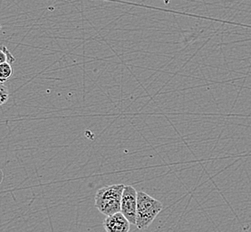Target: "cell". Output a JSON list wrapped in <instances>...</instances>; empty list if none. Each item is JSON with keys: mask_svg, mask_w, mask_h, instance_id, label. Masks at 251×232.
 Here are the masks:
<instances>
[{"mask_svg": "<svg viewBox=\"0 0 251 232\" xmlns=\"http://www.w3.org/2000/svg\"><path fill=\"white\" fill-rule=\"evenodd\" d=\"M124 188L123 184H115L98 189L95 198V206L97 210L105 216L121 212Z\"/></svg>", "mask_w": 251, "mask_h": 232, "instance_id": "obj_1", "label": "cell"}, {"mask_svg": "<svg viewBox=\"0 0 251 232\" xmlns=\"http://www.w3.org/2000/svg\"><path fill=\"white\" fill-rule=\"evenodd\" d=\"M163 209V204L159 200L153 199L148 194L139 191L137 194V211L136 227L139 230H146L153 223Z\"/></svg>", "mask_w": 251, "mask_h": 232, "instance_id": "obj_2", "label": "cell"}, {"mask_svg": "<svg viewBox=\"0 0 251 232\" xmlns=\"http://www.w3.org/2000/svg\"><path fill=\"white\" fill-rule=\"evenodd\" d=\"M137 194L138 192L134 187L129 185L125 186L121 199V212L135 226H136Z\"/></svg>", "mask_w": 251, "mask_h": 232, "instance_id": "obj_3", "label": "cell"}, {"mask_svg": "<svg viewBox=\"0 0 251 232\" xmlns=\"http://www.w3.org/2000/svg\"><path fill=\"white\" fill-rule=\"evenodd\" d=\"M130 224L121 212L106 216L103 221V228L106 232H129Z\"/></svg>", "mask_w": 251, "mask_h": 232, "instance_id": "obj_4", "label": "cell"}, {"mask_svg": "<svg viewBox=\"0 0 251 232\" xmlns=\"http://www.w3.org/2000/svg\"><path fill=\"white\" fill-rule=\"evenodd\" d=\"M12 75H13L12 64L7 62L0 63V82L1 83H4L6 81H8Z\"/></svg>", "mask_w": 251, "mask_h": 232, "instance_id": "obj_5", "label": "cell"}, {"mask_svg": "<svg viewBox=\"0 0 251 232\" xmlns=\"http://www.w3.org/2000/svg\"><path fill=\"white\" fill-rule=\"evenodd\" d=\"M0 63H15V58H14V56L12 54L10 53L9 50L6 49L5 47H2L1 51H0Z\"/></svg>", "mask_w": 251, "mask_h": 232, "instance_id": "obj_6", "label": "cell"}, {"mask_svg": "<svg viewBox=\"0 0 251 232\" xmlns=\"http://www.w3.org/2000/svg\"><path fill=\"white\" fill-rule=\"evenodd\" d=\"M8 90L7 87H5L4 83L0 84V105H4L5 102L8 100Z\"/></svg>", "mask_w": 251, "mask_h": 232, "instance_id": "obj_7", "label": "cell"}]
</instances>
